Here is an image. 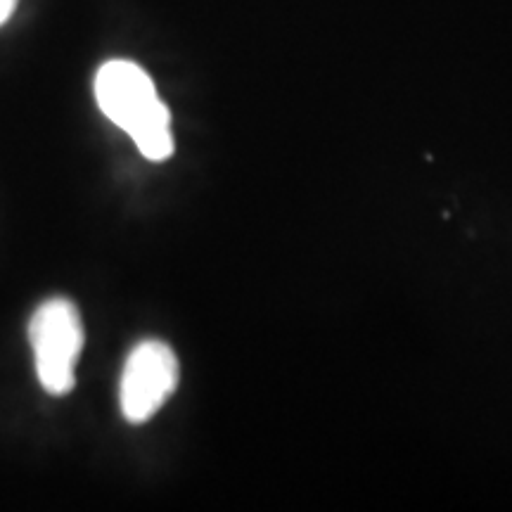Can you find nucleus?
Wrapping results in <instances>:
<instances>
[{
    "label": "nucleus",
    "mask_w": 512,
    "mask_h": 512,
    "mask_svg": "<svg viewBox=\"0 0 512 512\" xmlns=\"http://www.w3.org/2000/svg\"><path fill=\"white\" fill-rule=\"evenodd\" d=\"M83 339L81 313L69 299H48L31 316L29 342L34 349L36 377L50 396H64L74 389Z\"/></svg>",
    "instance_id": "f03ea898"
},
{
    "label": "nucleus",
    "mask_w": 512,
    "mask_h": 512,
    "mask_svg": "<svg viewBox=\"0 0 512 512\" xmlns=\"http://www.w3.org/2000/svg\"><path fill=\"white\" fill-rule=\"evenodd\" d=\"M178 377V358L169 344L159 339L140 342L128 354L121 375L119 401L124 418L133 425L150 420L176 392Z\"/></svg>",
    "instance_id": "7ed1b4c3"
},
{
    "label": "nucleus",
    "mask_w": 512,
    "mask_h": 512,
    "mask_svg": "<svg viewBox=\"0 0 512 512\" xmlns=\"http://www.w3.org/2000/svg\"><path fill=\"white\" fill-rule=\"evenodd\" d=\"M95 100L100 112L136 143L150 162L174 155L171 112L159 98L155 81L136 62H105L95 74Z\"/></svg>",
    "instance_id": "f257e3e1"
},
{
    "label": "nucleus",
    "mask_w": 512,
    "mask_h": 512,
    "mask_svg": "<svg viewBox=\"0 0 512 512\" xmlns=\"http://www.w3.org/2000/svg\"><path fill=\"white\" fill-rule=\"evenodd\" d=\"M19 0H0V24H5L15 12Z\"/></svg>",
    "instance_id": "20e7f679"
}]
</instances>
